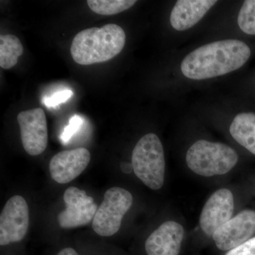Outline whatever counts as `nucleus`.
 I'll list each match as a JSON object with an SVG mask.
<instances>
[{
	"mask_svg": "<svg viewBox=\"0 0 255 255\" xmlns=\"http://www.w3.org/2000/svg\"><path fill=\"white\" fill-rule=\"evenodd\" d=\"M255 233V211L244 210L219 228L212 238L222 251H231L251 239Z\"/></svg>",
	"mask_w": 255,
	"mask_h": 255,
	"instance_id": "obj_9",
	"label": "nucleus"
},
{
	"mask_svg": "<svg viewBox=\"0 0 255 255\" xmlns=\"http://www.w3.org/2000/svg\"><path fill=\"white\" fill-rule=\"evenodd\" d=\"M73 95V92L71 90H63V91L58 92L54 94L52 97L48 98H44L43 102L45 105L48 107H55L60 104L65 102L68 100Z\"/></svg>",
	"mask_w": 255,
	"mask_h": 255,
	"instance_id": "obj_20",
	"label": "nucleus"
},
{
	"mask_svg": "<svg viewBox=\"0 0 255 255\" xmlns=\"http://www.w3.org/2000/svg\"><path fill=\"white\" fill-rule=\"evenodd\" d=\"M230 132L240 145L255 155V113L238 114L231 124Z\"/></svg>",
	"mask_w": 255,
	"mask_h": 255,
	"instance_id": "obj_14",
	"label": "nucleus"
},
{
	"mask_svg": "<svg viewBox=\"0 0 255 255\" xmlns=\"http://www.w3.org/2000/svg\"><path fill=\"white\" fill-rule=\"evenodd\" d=\"M125 32L117 24L87 28L74 38L70 53L73 60L82 65L108 61L117 56L125 46Z\"/></svg>",
	"mask_w": 255,
	"mask_h": 255,
	"instance_id": "obj_2",
	"label": "nucleus"
},
{
	"mask_svg": "<svg viewBox=\"0 0 255 255\" xmlns=\"http://www.w3.org/2000/svg\"><path fill=\"white\" fill-rule=\"evenodd\" d=\"M122 169L126 173H128V172H130V171L132 169V164H127L124 163L122 164Z\"/></svg>",
	"mask_w": 255,
	"mask_h": 255,
	"instance_id": "obj_22",
	"label": "nucleus"
},
{
	"mask_svg": "<svg viewBox=\"0 0 255 255\" xmlns=\"http://www.w3.org/2000/svg\"><path fill=\"white\" fill-rule=\"evenodd\" d=\"M234 211V197L228 189L215 191L203 208L200 216V227L206 236L214 233L232 219Z\"/></svg>",
	"mask_w": 255,
	"mask_h": 255,
	"instance_id": "obj_10",
	"label": "nucleus"
},
{
	"mask_svg": "<svg viewBox=\"0 0 255 255\" xmlns=\"http://www.w3.org/2000/svg\"><path fill=\"white\" fill-rule=\"evenodd\" d=\"M57 255H79L78 253L71 248H64Z\"/></svg>",
	"mask_w": 255,
	"mask_h": 255,
	"instance_id": "obj_21",
	"label": "nucleus"
},
{
	"mask_svg": "<svg viewBox=\"0 0 255 255\" xmlns=\"http://www.w3.org/2000/svg\"><path fill=\"white\" fill-rule=\"evenodd\" d=\"M132 202V194L127 189L117 187L108 189L94 218V231L102 237L114 236L120 229L124 216Z\"/></svg>",
	"mask_w": 255,
	"mask_h": 255,
	"instance_id": "obj_5",
	"label": "nucleus"
},
{
	"mask_svg": "<svg viewBox=\"0 0 255 255\" xmlns=\"http://www.w3.org/2000/svg\"><path fill=\"white\" fill-rule=\"evenodd\" d=\"M251 55L249 46L239 40L214 42L188 54L181 63V70L191 80L216 78L241 68Z\"/></svg>",
	"mask_w": 255,
	"mask_h": 255,
	"instance_id": "obj_1",
	"label": "nucleus"
},
{
	"mask_svg": "<svg viewBox=\"0 0 255 255\" xmlns=\"http://www.w3.org/2000/svg\"><path fill=\"white\" fill-rule=\"evenodd\" d=\"M135 0H88L90 9L101 15H114L130 9Z\"/></svg>",
	"mask_w": 255,
	"mask_h": 255,
	"instance_id": "obj_16",
	"label": "nucleus"
},
{
	"mask_svg": "<svg viewBox=\"0 0 255 255\" xmlns=\"http://www.w3.org/2000/svg\"><path fill=\"white\" fill-rule=\"evenodd\" d=\"M217 1L214 0H179L172 10L170 23L177 31L189 29L204 17Z\"/></svg>",
	"mask_w": 255,
	"mask_h": 255,
	"instance_id": "obj_13",
	"label": "nucleus"
},
{
	"mask_svg": "<svg viewBox=\"0 0 255 255\" xmlns=\"http://www.w3.org/2000/svg\"><path fill=\"white\" fill-rule=\"evenodd\" d=\"M29 226V211L21 196L10 198L0 215V245L7 246L22 241Z\"/></svg>",
	"mask_w": 255,
	"mask_h": 255,
	"instance_id": "obj_6",
	"label": "nucleus"
},
{
	"mask_svg": "<svg viewBox=\"0 0 255 255\" xmlns=\"http://www.w3.org/2000/svg\"><path fill=\"white\" fill-rule=\"evenodd\" d=\"M184 236L182 225L166 221L159 226L145 242L147 255H179Z\"/></svg>",
	"mask_w": 255,
	"mask_h": 255,
	"instance_id": "obj_12",
	"label": "nucleus"
},
{
	"mask_svg": "<svg viewBox=\"0 0 255 255\" xmlns=\"http://www.w3.org/2000/svg\"><path fill=\"white\" fill-rule=\"evenodd\" d=\"M82 124V119L81 117H79V116H74L73 118L70 119V124H69L68 127L65 128L61 137H60L62 141L63 142H68L74 134L78 132Z\"/></svg>",
	"mask_w": 255,
	"mask_h": 255,
	"instance_id": "obj_18",
	"label": "nucleus"
},
{
	"mask_svg": "<svg viewBox=\"0 0 255 255\" xmlns=\"http://www.w3.org/2000/svg\"><path fill=\"white\" fill-rule=\"evenodd\" d=\"M23 149L32 156L41 155L48 145V126L46 114L41 108L23 111L18 114Z\"/></svg>",
	"mask_w": 255,
	"mask_h": 255,
	"instance_id": "obj_7",
	"label": "nucleus"
},
{
	"mask_svg": "<svg viewBox=\"0 0 255 255\" xmlns=\"http://www.w3.org/2000/svg\"><path fill=\"white\" fill-rule=\"evenodd\" d=\"M238 161V153L232 147L206 140L194 142L186 155L189 168L194 173L206 177L228 173Z\"/></svg>",
	"mask_w": 255,
	"mask_h": 255,
	"instance_id": "obj_3",
	"label": "nucleus"
},
{
	"mask_svg": "<svg viewBox=\"0 0 255 255\" xmlns=\"http://www.w3.org/2000/svg\"><path fill=\"white\" fill-rule=\"evenodd\" d=\"M90 151L85 147L58 152L50 161L52 179L59 184H68L82 173L90 163Z\"/></svg>",
	"mask_w": 255,
	"mask_h": 255,
	"instance_id": "obj_11",
	"label": "nucleus"
},
{
	"mask_svg": "<svg viewBox=\"0 0 255 255\" xmlns=\"http://www.w3.org/2000/svg\"><path fill=\"white\" fill-rule=\"evenodd\" d=\"M226 255H255V237L228 251Z\"/></svg>",
	"mask_w": 255,
	"mask_h": 255,
	"instance_id": "obj_19",
	"label": "nucleus"
},
{
	"mask_svg": "<svg viewBox=\"0 0 255 255\" xmlns=\"http://www.w3.org/2000/svg\"><path fill=\"white\" fill-rule=\"evenodd\" d=\"M238 23L242 31L255 35V0H246L243 2L238 14Z\"/></svg>",
	"mask_w": 255,
	"mask_h": 255,
	"instance_id": "obj_17",
	"label": "nucleus"
},
{
	"mask_svg": "<svg viewBox=\"0 0 255 255\" xmlns=\"http://www.w3.org/2000/svg\"><path fill=\"white\" fill-rule=\"evenodd\" d=\"M23 47L18 37L11 34L0 36V66L1 68H13L23 54Z\"/></svg>",
	"mask_w": 255,
	"mask_h": 255,
	"instance_id": "obj_15",
	"label": "nucleus"
},
{
	"mask_svg": "<svg viewBox=\"0 0 255 255\" xmlns=\"http://www.w3.org/2000/svg\"><path fill=\"white\" fill-rule=\"evenodd\" d=\"M132 170L147 187L158 190L164 184L165 160L162 142L154 133H147L137 142L132 153Z\"/></svg>",
	"mask_w": 255,
	"mask_h": 255,
	"instance_id": "obj_4",
	"label": "nucleus"
},
{
	"mask_svg": "<svg viewBox=\"0 0 255 255\" xmlns=\"http://www.w3.org/2000/svg\"><path fill=\"white\" fill-rule=\"evenodd\" d=\"M66 209L58 215L60 227L73 228L86 226L91 222L97 213V204L93 198L84 190L75 187L68 188L64 192Z\"/></svg>",
	"mask_w": 255,
	"mask_h": 255,
	"instance_id": "obj_8",
	"label": "nucleus"
}]
</instances>
